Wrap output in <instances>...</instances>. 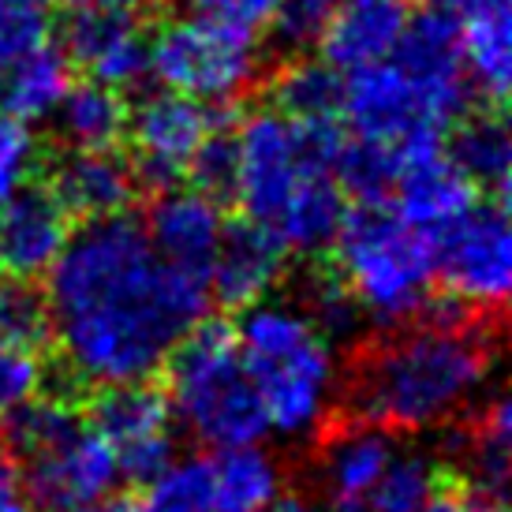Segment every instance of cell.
<instances>
[{"instance_id":"cell-36","label":"cell","mask_w":512,"mask_h":512,"mask_svg":"<svg viewBox=\"0 0 512 512\" xmlns=\"http://www.w3.org/2000/svg\"><path fill=\"white\" fill-rule=\"evenodd\" d=\"M337 8H341V0H277L270 27L281 45L307 49V45H318Z\"/></svg>"},{"instance_id":"cell-44","label":"cell","mask_w":512,"mask_h":512,"mask_svg":"<svg viewBox=\"0 0 512 512\" xmlns=\"http://www.w3.org/2000/svg\"><path fill=\"white\" fill-rule=\"evenodd\" d=\"M98 4H105V8H113V12L128 15V19H135V15H146V12H157L165 0H98Z\"/></svg>"},{"instance_id":"cell-4","label":"cell","mask_w":512,"mask_h":512,"mask_svg":"<svg viewBox=\"0 0 512 512\" xmlns=\"http://www.w3.org/2000/svg\"><path fill=\"white\" fill-rule=\"evenodd\" d=\"M236 348L262 404L266 430L285 441H311L329 427L341 397L337 344L303 307L285 299L243 307Z\"/></svg>"},{"instance_id":"cell-17","label":"cell","mask_w":512,"mask_h":512,"mask_svg":"<svg viewBox=\"0 0 512 512\" xmlns=\"http://www.w3.org/2000/svg\"><path fill=\"white\" fill-rule=\"evenodd\" d=\"M285 262V243L266 225L247 217V221L225 225L210 273H206V285L214 288V296L228 307H251L281 285Z\"/></svg>"},{"instance_id":"cell-38","label":"cell","mask_w":512,"mask_h":512,"mask_svg":"<svg viewBox=\"0 0 512 512\" xmlns=\"http://www.w3.org/2000/svg\"><path fill=\"white\" fill-rule=\"evenodd\" d=\"M45 370L34 356V348L0 344V415L8 419L15 408H23L42 393Z\"/></svg>"},{"instance_id":"cell-34","label":"cell","mask_w":512,"mask_h":512,"mask_svg":"<svg viewBox=\"0 0 512 512\" xmlns=\"http://www.w3.org/2000/svg\"><path fill=\"white\" fill-rule=\"evenodd\" d=\"M38 165H42V146L34 139L30 124L0 109V202L30 187Z\"/></svg>"},{"instance_id":"cell-23","label":"cell","mask_w":512,"mask_h":512,"mask_svg":"<svg viewBox=\"0 0 512 512\" xmlns=\"http://www.w3.org/2000/svg\"><path fill=\"white\" fill-rule=\"evenodd\" d=\"M285 490V468L262 445L221 449L210 460V512H270Z\"/></svg>"},{"instance_id":"cell-27","label":"cell","mask_w":512,"mask_h":512,"mask_svg":"<svg viewBox=\"0 0 512 512\" xmlns=\"http://www.w3.org/2000/svg\"><path fill=\"white\" fill-rule=\"evenodd\" d=\"M445 157L453 161V169L471 187L505 195L509 169H512V143H509V128H505L501 116L479 113V116H468L464 124H456Z\"/></svg>"},{"instance_id":"cell-7","label":"cell","mask_w":512,"mask_h":512,"mask_svg":"<svg viewBox=\"0 0 512 512\" xmlns=\"http://www.w3.org/2000/svg\"><path fill=\"white\" fill-rule=\"evenodd\" d=\"M8 441L23 460L30 501L45 509L101 505L120 483L113 445L64 400L34 397L8 415Z\"/></svg>"},{"instance_id":"cell-35","label":"cell","mask_w":512,"mask_h":512,"mask_svg":"<svg viewBox=\"0 0 512 512\" xmlns=\"http://www.w3.org/2000/svg\"><path fill=\"white\" fill-rule=\"evenodd\" d=\"M53 4L57 0H0V68L45 45Z\"/></svg>"},{"instance_id":"cell-20","label":"cell","mask_w":512,"mask_h":512,"mask_svg":"<svg viewBox=\"0 0 512 512\" xmlns=\"http://www.w3.org/2000/svg\"><path fill=\"white\" fill-rule=\"evenodd\" d=\"M393 195H397V214L430 240L471 206V184L441 150L404 157L397 165Z\"/></svg>"},{"instance_id":"cell-6","label":"cell","mask_w":512,"mask_h":512,"mask_svg":"<svg viewBox=\"0 0 512 512\" xmlns=\"http://www.w3.org/2000/svg\"><path fill=\"white\" fill-rule=\"evenodd\" d=\"M341 273L367 322L382 329L408 326L423 314L434 285V243L382 202H363L344 214L337 232Z\"/></svg>"},{"instance_id":"cell-22","label":"cell","mask_w":512,"mask_h":512,"mask_svg":"<svg viewBox=\"0 0 512 512\" xmlns=\"http://www.w3.org/2000/svg\"><path fill=\"white\" fill-rule=\"evenodd\" d=\"M445 456H456L471 471V486L490 494L494 501H505L512 479V408L509 400L490 397L479 419L471 427L445 423Z\"/></svg>"},{"instance_id":"cell-29","label":"cell","mask_w":512,"mask_h":512,"mask_svg":"<svg viewBox=\"0 0 512 512\" xmlns=\"http://www.w3.org/2000/svg\"><path fill=\"white\" fill-rule=\"evenodd\" d=\"M438 483V456L423 453V449H397L378 475V483L370 486L359 512H419L430 494L438 490Z\"/></svg>"},{"instance_id":"cell-31","label":"cell","mask_w":512,"mask_h":512,"mask_svg":"<svg viewBox=\"0 0 512 512\" xmlns=\"http://www.w3.org/2000/svg\"><path fill=\"white\" fill-rule=\"evenodd\" d=\"M333 180L341 184V191H352L359 202H385L393 195L397 157L389 154L385 146L344 135L341 154L333 161Z\"/></svg>"},{"instance_id":"cell-21","label":"cell","mask_w":512,"mask_h":512,"mask_svg":"<svg viewBox=\"0 0 512 512\" xmlns=\"http://www.w3.org/2000/svg\"><path fill=\"white\" fill-rule=\"evenodd\" d=\"M408 15L412 0H341L326 34L318 38L322 57L337 72H356L363 64L385 60L404 34Z\"/></svg>"},{"instance_id":"cell-15","label":"cell","mask_w":512,"mask_h":512,"mask_svg":"<svg viewBox=\"0 0 512 512\" xmlns=\"http://www.w3.org/2000/svg\"><path fill=\"white\" fill-rule=\"evenodd\" d=\"M72 236V217L64 214L49 191L23 187L0 202V273L38 281L53 270L64 243Z\"/></svg>"},{"instance_id":"cell-12","label":"cell","mask_w":512,"mask_h":512,"mask_svg":"<svg viewBox=\"0 0 512 512\" xmlns=\"http://www.w3.org/2000/svg\"><path fill=\"white\" fill-rule=\"evenodd\" d=\"M389 60L412 79V86L445 124L468 109L471 79L464 68V53H460V27L449 12L423 8L408 15L404 34L397 38Z\"/></svg>"},{"instance_id":"cell-19","label":"cell","mask_w":512,"mask_h":512,"mask_svg":"<svg viewBox=\"0 0 512 512\" xmlns=\"http://www.w3.org/2000/svg\"><path fill=\"white\" fill-rule=\"evenodd\" d=\"M135 191L139 176L113 150H68L49 176V195L64 206V214L83 221L124 214Z\"/></svg>"},{"instance_id":"cell-33","label":"cell","mask_w":512,"mask_h":512,"mask_svg":"<svg viewBox=\"0 0 512 512\" xmlns=\"http://www.w3.org/2000/svg\"><path fill=\"white\" fill-rule=\"evenodd\" d=\"M303 311L314 326L326 333L329 341H352L359 333V326L367 322L359 311L352 288L337 270H318L303 288Z\"/></svg>"},{"instance_id":"cell-42","label":"cell","mask_w":512,"mask_h":512,"mask_svg":"<svg viewBox=\"0 0 512 512\" xmlns=\"http://www.w3.org/2000/svg\"><path fill=\"white\" fill-rule=\"evenodd\" d=\"M434 8L449 12L460 23V19H471V15L483 12H498V8H509V0H434Z\"/></svg>"},{"instance_id":"cell-26","label":"cell","mask_w":512,"mask_h":512,"mask_svg":"<svg viewBox=\"0 0 512 512\" xmlns=\"http://www.w3.org/2000/svg\"><path fill=\"white\" fill-rule=\"evenodd\" d=\"M460 53H464V68H468L471 86L483 90V98L494 105L505 101L512 83V15L509 8L498 12H483L460 19Z\"/></svg>"},{"instance_id":"cell-18","label":"cell","mask_w":512,"mask_h":512,"mask_svg":"<svg viewBox=\"0 0 512 512\" xmlns=\"http://www.w3.org/2000/svg\"><path fill=\"white\" fill-rule=\"evenodd\" d=\"M225 221L217 214V199L202 191H165L150 210L146 240L157 251V258L180 273L206 277L214 251L221 243Z\"/></svg>"},{"instance_id":"cell-1","label":"cell","mask_w":512,"mask_h":512,"mask_svg":"<svg viewBox=\"0 0 512 512\" xmlns=\"http://www.w3.org/2000/svg\"><path fill=\"white\" fill-rule=\"evenodd\" d=\"M206 277L165 266L131 217L86 221L49 270V322L83 385L146 382L206 314Z\"/></svg>"},{"instance_id":"cell-43","label":"cell","mask_w":512,"mask_h":512,"mask_svg":"<svg viewBox=\"0 0 512 512\" xmlns=\"http://www.w3.org/2000/svg\"><path fill=\"white\" fill-rule=\"evenodd\" d=\"M270 512H359V509H326V505H318V501H311V498H277L273 501V509Z\"/></svg>"},{"instance_id":"cell-10","label":"cell","mask_w":512,"mask_h":512,"mask_svg":"<svg viewBox=\"0 0 512 512\" xmlns=\"http://www.w3.org/2000/svg\"><path fill=\"white\" fill-rule=\"evenodd\" d=\"M341 113L348 116L356 139L385 146L397 165L423 150H441L445 120L389 57L363 64L344 79Z\"/></svg>"},{"instance_id":"cell-37","label":"cell","mask_w":512,"mask_h":512,"mask_svg":"<svg viewBox=\"0 0 512 512\" xmlns=\"http://www.w3.org/2000/svg\"><path fill=\"white\" fill-rule=\"evenodd\" d=\"M187 176H191L195 191L210 195V199L232 195L236 191V143L221 131H210L199 150H195V157H191Z\"/></svg>"},{"instance_id":"cell-14","label":"cell","mask_w":512,"mask_h":512,"mask_svg":"<svg viewBox=\"0 0 512 512\" xmlns=\"http://www.w3.org/2000/svg\"><path fill=\"white\" fill-rule=\"evenodd\" d=\"M64 57L79 64L94 83L131 90L150 75V42H146L135 19L105 8L98 0L75 4L60 23Z\"/></svg>"},{"instance_id":"cell-8","label":"cell","mask_w":512,"mask_h":512,"mask_svg":"<svg viewBox=\"0 0 512 512\" xmlns=\"http://www.w3.org/2000/svg\"><path fill=\"white\" fill-rule=\"evenodd\" d=\"M150 72L184 98L228 105L243 98L262 75L255 30L225 27L202 15L169 19L150 42Z\"/></svg>"},{"instance_id":"cell-3","label":"cell","mask_w":512,"mask_h":512,"mask_svg":"<svg viewBox=\"0 0 512 512\" xmlns=\"http://www.w3.org/2000/svg\"><path fill=\"white\" fill-rule=\"evenodd\" d=\"M236 199L296 255H322L344 221V191L333 180L344 131L333 120L251 113L236 131Z\"/></svg>"},{"instance_id":"cell-9","label":"cell","mask_w":512,"mask_h":512,"mask_svg":"<svg viewBox=\"0 0 512 512\" xmlns=\"http://www.w3.org/2000/svg\"><path fill=\"white\" fill-rule=\"evenodd\" d=\"M430 243L434 273L445 281L456 307L501 311L512 288V232L501 202H471Z\"/></svg>"},{"instance_id":"cell-28","label":"cell","mask_w":512,"mask_h":512,"mask_svg":"<svg viewBox=\"0 0 512 512\" xmlns=\"http://www.w3.org/2000/svg\"><path fill=\"white\" fill-rule=\"evenodd\" d=\"M344 79L341 72L322 60H288L281 72L273 75V101L277 113L292 120H333L341 113Z\"/></svg>"},{"instance_id":"cell-11","label":"cell","mask_w":512,"mask_h":512,"mask_svg":"<svg viewBox=\"0 0 512 512\" xmlns=\"http://www.w3.org/2000/svg\"><path fill=\"white\" fill-rule=\"evenodd\" d=\"M90 427L113 445L120 479L150 483L176 460L169 397L146 382L105 385L94 400Z\"/></svg>"},{"instance_id":"cell-24","label":"cell","mask_w":512,"mask_h":512,"mask_svg":"<svg viewBox=\"0 0 512 512\" xmlns=\"http://www.w3.org/2000/svg\"><path fill=\"white\" fill-rule=\"evenodd\" d=\"M68 90H72V60L49 45H38L0 68V109H8L27 124L53 120Z\"/></svg>"},{"instance_id":"cell-13","label":"cell","mask_w":512,"mask_h":512,"mask_svg":"<svg viewBox=\"0 0 512 512\" xmlns=\"http://www.w3.org/2000/svg\"><path fill=\"white\" fill-rule=\"evenodd\" d=\"M128 131L135 146V176H143V184L172 187L180 176H187V165L202 139L214 131V120L202 109V101L161 90L128 113Z\"/></svg>"},{"instance_id":"cell-41","label":"cell","mask_w":512,"mask_h":512,"mask_svg":"<svg viewBox=\"0 0 512 512\" xmlns=\"http://www.w3.org/2000/svg\"><path fill=\"white\" fill-rule=\"evenodd\" d=\"M0 512H34L23 471L8 464V460H0Z\"/></svg>"},{"instance_id":"cell-39","label":"cell","mask_w":512,"mask_h":512,"mask_svg":"<svg viewBox=\"0 0 512 512\" xmlns=\"http://www.w3.org/2000/svg\"><path fill=\"white\" fill-rule=\"evenodd\" d=\"M184 4L191 15H202V19H214V23L240 30L266 27L273 19V8H277V0H184Z\"/></svg>"},{"instance_id":"cell-40","label":"cell","mask_w":512,"mask_h":512,"mask_svg":"<svg viewBox=\"0 0 512 512\" xmlns=\"http://www.w3.org/2000/svg\"><path fill=\"white\" fill-rule=\"evenodd\" d=\"M419 512H501V501L490 494L475 490V486H449V490H434L427 505Z\"/></svg>"},{"instance_id":"cell-2","label":"cell","mask_w":512,"mask_h":512,"mask_svg":"<svg viewBox=\"0 0 512 512\" xmlns=\"http://www.w3.org/2000/svg\"><path fill=\"white\" fill-rule=\"evenodd\" d=\"M490 374V329L468 322L464 307H445L423 326L370 344L348 374V404L356 419L389 434L438 430L483 397Z\"/></svg>"},{"instance_id":"cell-32","label":"cell","mask_w":512,"mask_h":512,"mask_svg":"<svg viewBox=\"0 0 512 512\" xmlns=\"http://www.w3.org/2000/svg\"><path fill=\"white\" fill-rule=\"evenodd\" d=\"M49 337H53V322H49V303L42 292L23 277L0 273V344L38 352Z\"/></svg>"},{"instance_id":"cell-25","label":"cell","mask_w":512,"mask_h":512,"mask_svg":"<svg viewBox=\"0 0 512 512\" xmlns=\"http://www.w3.org/2000/svg\"><path fill=\"white\" fill-rule=\"evenodd\" d=\"M57 131L68 150H113L128 135V105L113 86H72L57 105Z\"/></svg>"},{"instance_id":"cell-30","label":"cell","mask_w":512,"mask_h":512,"mask_svg":"<svg viewBox=\"0 0 512 512\" xmlns=\"http://www.w3.org/2000/svg\"><path fill=\"white\" fill-rule=\"evenodd\" d=\"M116 512H210V460H172Z\"/></svg>"},{"instance_id":"cell-16","label":"cell","mask_w":512,"mask_h":512,"mask_svg":"<svg viewBox=\"0 0 512 512\" xmlns=\"http://www.w3.org/2000/svg\"><path fill=\"white\" fill-rule=\"evenodd\" d=\"M393 453L397 438L363 419L322 430L314 453V483L337 509H359Z\"/></svg>"},{"instance_id":"cell-5","label":"cell","mask_w":512,"mask_h":512,"mask_svg":"<svg viewBox=\"0 0 512 512\" xmlns=\"http://www.w3.org/2000/svg\"><path fill=\"white\" fill-rule=\"evenodd\" d=\"M169 408L195 441L210 449H236L262 441L266 415L255 397L236 348V333L225 322H195L165 356Z\"/></svg>"},{"instance_id":"cell-45","label":"cell","mask_w":512,"mask_h":512,"mask_svg":"<svg viewBox=\"0 0 512 512\" xmlns=\"http://www.w3.org/2000/svg\"><path fill=\"white\" fill-rule=\"evenodd\" d=\"M53 512H98V505H79V509H53Z\"/></svg>"}]
</instances>
